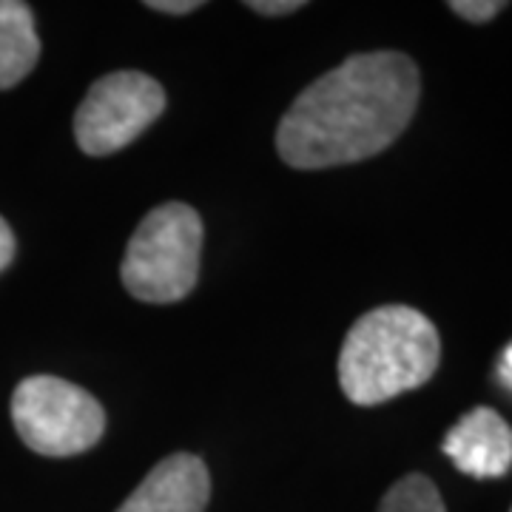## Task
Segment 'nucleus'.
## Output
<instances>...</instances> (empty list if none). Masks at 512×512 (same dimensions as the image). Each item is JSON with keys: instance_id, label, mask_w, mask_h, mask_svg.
I'll list each match as a JSON object with an SVG mask.
<instances>
[{"instance_id": "f8f14e48", "label": "nucleus", "mask_w": 512, "mask_h": 512, "mask_svg": "<svg viewBox=\"0 0 512 512\" xmlns=\"http://www.w3.org/2000/svg\"><path fill=\"white\" fill-rule=\"evenodd\" d=\"M146 6L157 12H168V15H188V12H197L202 3L200 0H148Z\"/></svg>"}, {"instance_id": "9d476101", "label": "nucleus", "mask_w": 512, "mask_h": 512, "mask_svg": "<svg viewBox=\"0 0 512 512\" xmlns=\"http://www.w3.org/2000/svg\"><path fill=\"white\" fill-rule=\"evenodd\" d=\"M507 3L501 0H453L450 9L456 12L458 18L470 20V23H487L493 20L498 12H504Z\"/></svg>"}, {"instance_id": "6e6552de", "label": "nucleus", "mask_w": 512, "mask_h": 512, "mask_svg": "<svg viewBox=\"0 0 512 512\" xmlns=\"http://www.w3.org/2000/svg\"><path fill=\"white\" fill-rule=\"evenodd\" d=\"M40 40L32 9L20 0H0V89L18 86L37 66Z\"/></svg>"}, {"instance_id": "9b49d317", "label": "nucleus", "mask_w": 512, "mask_h": 512, "mask_svg": "<svg viewBox=\"0 0 512 512\" xmlns=\"http://www.w3.org/2000/svg\"><path fill=\"white\" fill-rule=\"evenodd\" d=\"M302 6H305L302 0H279V3L251 0V3H248V9H254V12H259V15H271V18H276V15H291V12L302 9Z\"/></svg>"}, {"instance_id": "2eb2a0df", "label": "nucleus", "mask_w": 512, "mask_h": 512, "mask_svg": "<svg viewBox=\"0 0 512 512\" xmlns=\"http://www.w3.org/2000/svg\"><path fill=\"white\" fill-rule=\"evenodd\" d=\"M510 512H512V510H510Z\"/></svg>"}, {"instance_id": "1a4fd4ad", "label": "nucleus", "mask_w": 512, "mask_h": 512, "mask_svg": "<svg viewBox=\"0 0 512 512\" xmlns=\"http://www.w3.org/2000/svg\"><path fill=\"white\" fill-rule=\"evenodd\" d=\"M379 512H447L436 484L427 476H404L384 493Z\"/></svg>"}, {"instance_id": "20e7f679", "label": "nucleus", "mask_w": 512, "mask_h": 512, "mask_svg": "<svg viewBox=\"0 0 512 512\" xmlns=\"http://www.w3.org/2000/svg\"><path fill=\"white\" fill-rule=\"evenodd\" d=\"M15 430L29 450L66 458L86 453L106 430V410L83 387L57 376H29L12 396Z\"/></svg>"}, {"instance_id": "423d86ee", "label": "nucleus", "mask_w": 512, "mask_h": 512, "mask_svg": "<svg viewBox=\"0 0 512 512\" xmlns=\"http://www.w3.org/2000/svg\"><path fill=\"white\" fill-rule=\"evenodd\" d=\"M441 450L467 476L501 478L512 467V427L493 407H476L453 424Z\"/></svg>"}, {"instance_id": "f257e3e1", "label": "nucleus", "mask_w": 512, "mask_h": 512, "mask_svg": "<svg viewBox=\"0 0 512 512\" xmlns=\"http://www.w3.org/2000/svg\"><path fill=\"white\" fill-rule=\"evenodd\" d=\"M419 94V69L402 52L353 55L293 100L276 128V151L302 171L362 163L399 140Z\"/></svg>"}, {"instance_id": "f03ea898", "label": "nucleus", "mask_w": 512, "mask_h": 512, "mask_svg": "<svg viewBox=\"0 0 512 512\" xmlns=\"http://www.w3.org/2000/svg\"><path fill=\"white\" fill-rule=\"evenodd\" d=\"M439 362L436 325L416 308L382 305L348 330L339 353V384L350 402L370 407L430 382Z\"/></svg>"}, {"instance_id": "39448f33", "label": "nucleus", "mask_w": 512, "mask_h": 512, "mask_svg": "<svg viewBox=\"0 0 512 512\" xmlns=\"http://www.w3.org/2000/svg\"><path fill=\"white\" fill-rule=\"evenodd\" d=\"M165 109L163 86L140 72H114L94 80L74 114L77 146L106 157L134 143Z\"/></svg>"}, {"instance_id": "7ed1b4c3", "label": "nucleus", "mask_w": 512, "mask_h": 512, "mask_svg": "<svg viewBox=\"0 0 512 512\" xmlns=\"http://www.w3.org/2000/svg\"><path fill=\"white\" fill-rule=\"evenodd\" d=\"M202 220L185 202L148 211L123 256L126 291L151 305H171L194 291L200 276Z\"/></svg>"}, {"instance_id": "0eeeda50", "label": "nucleus", "mask_w": 512, "mask_h": 512, "mask_svg": "<svg viewBox=\"0 0 512 512\" xmlns=\"http://www.w3.org/2000/svg\"><path fill=\"white\" fill-rule=\"evenodd\" d=\"M211 476L202 458L177 453L160 461L117 512H205Z\"/></svg>"}, {"instance_id": "4468645a", "label": "nucleus", "mask_w": 512, "mask_h": 512, "mask_svg": "<svg viewBox=\"0 0 512 512\" xmlns=\"http://www.w3.org/2000/svg\"><path fill=\"white\" fill-rule=\"evenodd\" d=\"M498 379H501V384L507 390H512V342L504 348L501 359H498Z\"/></svg>"}, {"instance_id": "ddd939ff", "label": "nucleus", "mask_w": 512, "mask_h": 512, "mask_svg": "<svg viewBox=\"0 0 512 512\" xmlns=\"http://www.w3.org/2000/svg\"><path fill=\"white\" fill-rule=\"evenodd\" d=\"M12 256H15V237H12V228L6 225V220L0 217V271L9 268Z\"/></svg>"}]
</instances>
